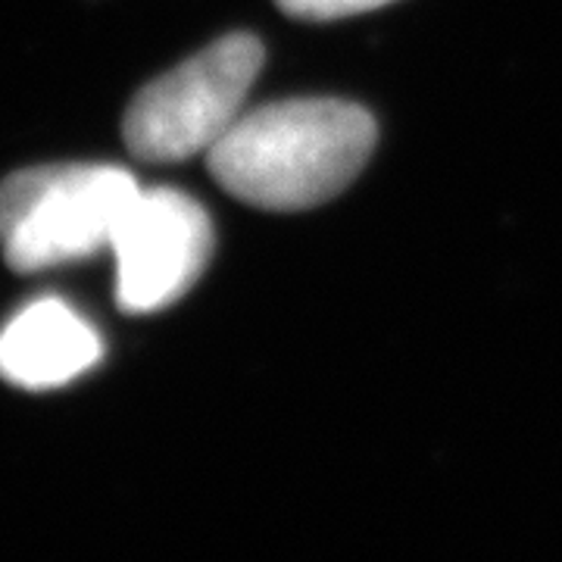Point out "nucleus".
Instances as JSON below:
<instances>
[{"label":"nucleus","instance_id":"nucleus-6","mask_svg":"<svg viewBox=\"0 0 562 562\" xmlns=\"http://www.w3.org/2000/svg\"><path fill=\"white\" fill-rule=\"evenodd\" d=\"M281 10L294 20H310V22H328V20H347V16H357V13H369V10H379L384 3H394V0H276Z\"/></svg>","mask_w":562,"mask_h":562},{"label":"nucleus","instance_id":"nucleus-2","mask_svg":"<svg viewBox=\"0 0 562 562\" xmlns=\"http://www.w3.org/2000/svg\"><path fill=\"white\" fill-rule=\"evenodd\" d=\"M140 184L120 166L54 162L0 181V250L16 272H44L110 250Z\"/></svg>","mask_w":562,"mask_h":562},{"label":"nucleus","instance_id":"nucleus-3","mask_svg":"<svg viewBox=\"0 0 562 562\" xmlns=\"http://www.w3.org/2000/svg\"><path fill=\"white\" fill-rule=\"evenodd\" d=\"M266 50L254 35H225L140 88L122 120L128 150L150 162L210 154L241 120Z\"/></svg>","mask_w":562,"mask_h":562},{"label":"nucleus","instance_id":"nucleus-4","mask_svg":"<svg viewBox=\"0 0 562 562\" xmlns=\"http://www.w3.org/2000/svg\"><path fill=\"white\" fill-rule=\"evenodd\" d=\"M110 250L122 310L157 313L203 276L213 257V222L201 203L176 188H140Z\"/></svg>","mask_w":562,"mask_h":562},{"label":"nucleus","instance_id":"nucleus-1","mask_svg":"<svg viewBox=\"0 0 562 562\" xmlns=\"http://www.w3.org/2000/svg\"><path fill=\"white\" fill-rule=\"evenodd\" d=\"M375 138V120L360 103L294 98L241 113L206 166L232 198L297 213L338 198L360 176Z\"/></svg>","mask_w":562,"mask_h":562},{"label":"nucleus","instance_id":"nucleus-5","mask_svg":"<svg viewBox=\"0 0 562 562\" xmlns=\"http://www.w3.org/2000/svg\"><path fill=\"white\" fill-rule=\"evenodd\" d=\"M101 335L63 301L25 306L0 331V379L25 391H50L101 360Z\"/></svg>","mask_w":562,"mask_h":562}]
</instances>
